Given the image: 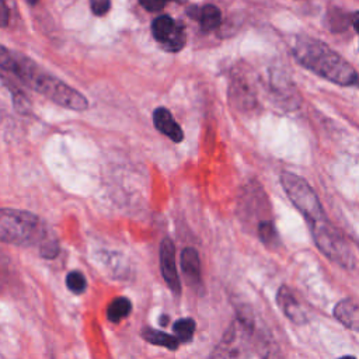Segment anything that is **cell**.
<instances>
[{"label":"cell","instance_id":"5","mask_svg":"<svg viewBox=\"0 0 359 359\" xmlns=\"http://www.w3.org/2000/svg\"><path fill=\"white\" fill-rule=\"evenodd\" d=\"M30 89L41 93L61 107L75 111H85L89 108V101L80 92L43 71L36 76Z\"/></svg>","mask_w":359,"mask_h":359},{"label":"cell","instance_id":"14","mask_svg":"<svg viewBox=\"0 0 359 359\" xmlns=\"http://www.w3.org/2000/svg\"><path fill=\"white\" fill-rule=\"evenodd\" d=\"M181 269L191 285L201 283V261L198 251L192 247H187L181 253Z\"/></svg>","mask_w":359,"mask_h":359},{"label":"cell","instance_id":"23","mask_svg":"<svg viewBox=\"0 0 359 359\" xmlns=\"http://www.w3.org/2000/svg\"><path fill=\"white\" fill-rule=\"evenodd\" d=\"M9 19H10L9 8L5 0H0V29H3L9 24Z\"/></svg>","mask_w":359,"mask_h":359},{"label":"cell","instance_id":"4","mask_svg":"<svg viewBox=\"0 0 359 359\" xmlns=\"http://www.w3.org/2000/svg\"><path fill=\"white\" fill-rule=\"evenodd\" d=\"M281 184L289 199L304 215L310 226L327 220L317 195L306 180L293 173L285 171L281 174Z\"/></svg>","mask_w":359,"mask_h":359},{"label":"cell","instance_id":"21","mask_svg":"<svg viewBox=\"0 0 359 359\" xmlns=\"http://www.w3.org/2000/svg\"><path fill=\"white\" fill-rule=\"evenodd\" d=\"M90 8L94 16L103 17L111 9V0H90Z\"/></svg>","mask_w":359,"mask_h":359},{"label":"cell","instance_id":"2","mask_svg":"<svg viewBox=\"0 0 359 359\" xmlns=\"http://www.w3.org/2000/svg\"><path fill=\"white\" fill-rule=\"evenodd\" d=\"M47 226L34 213L12 208H0V241L16 246L44 244Z\"/></svg>","mask_w":359,"mask_h":359},{"label":"cell","instance_id":"11","mask_svg":"<svg viewBox=\"0 0 359 359\" xmlns=\"http://www.w3.org/2000/svg\"><path fill=\"white\" fill-rule=\"evenodd\" d=\"M187 13L191 19L199 22V26H201L202 31H205V33L213 31L215 29L219 27L220 22H222L220 10L213 5H205L204 8L194 6V8L188 9Z\"/></svg>","mask_w":359,"mask_h":359},{"label":"cell","instance_id":"25","mask_svg":"<svg viewBox=\"0 0 359 359\" xmlns=\"http://www.w3.org/2000/svg\"><path fill=\"white\" fill-rule=\"evenodd\" d=\"M160 325H167V323H169V316H166V314H163L162 317H160Z\"/></svg>","mask_w":359,"mask_h":359},{"label":"cell","instance_id":"15","mask_svg":"<svg viewBox=\"0 0 359 359\" xmlns=\"http://www.w3.org/2000/svg\"><path fill=\"white\" fill-rule=\"evenodd\" d=\"M142 337L149 342V344H153V345H160V346H164L170 351H176L178 349L180 346V339L176 337V335H170V334H166L163 331H159V330H153V328H143L142 330Z\"/></svg>","mask_w":359,"mask_h":359},{"label":"cell","instance_id":"3","mask_svg":"<svg viewBox=\"0 0 359 359\" xmlns=\"http://www.w3.org/2000/svg\"><path fill=\"white\" fill-rule=\"evenodd\" d=\"M254 345V323L246 316H239L223 334L211 359H248Z\"/></svg>","mask_w":359,"mask_h":359},{"label":"cell","instance_id":"7","mask_svg":"<svg viewBox=\"0 0 359 359\" xmlns=\"http://www.w3.org/2000/svg\"><path fill=\"white\" fill-rule=\"evenodd\" d=\"M152 34L153 38L169 52H180L187 41L184 26L167 15L159 16L153 20Z\"/></svg>","mask_w":359,"mask_h":359},{"label":"cell","instance_id":"8","mask_svg":"<svg viewBox=\"0 0 359 359\" xmlns=\"http://www.w3.org/2000/svg\"><path fill=\"white\" fill-rule=\"evenodd\" d=\"M160 269L167 286L174 292H181V282L176 265V248L170 239H164L160 244Z\"/></svg>","mask_w":359,"mask_h":359},{"label":"cell","instance_id":"24","mask_svg":"<svg viewBox=\"0 0 359 359\" xmlns=\"http://www.w3.org/2000/svg\"><path fill=\"white\" fill-rule=\"evenodd\" d=\"M352 26H353L356 34L359 36V12H356V13L352 16Z\"/></svg>","mask_w":359,"mask_h":359},{"label":"cell","instance_id":"9","mask_svg":"<svg viewBox=\"0 0 359 359\" xmlns=\"http://www.w3.org/2000/svg\"><path fill=\"white\" fill-rule=\"evenodd\" d=\"M153 124L160 134L166 135L173 142L180 143L184 139V132L181 127L177 124V121L173 118L171 113L167 108L159 107L153 111Z\"/></svg>","mask_w":359,"mask_h":359},{"label":"cell","instance_id":"27","mask_svg":"<svg viewBox=\"0 0 359 359\" xmlns=\"http://www.w3.org/2000/svg\"><path fill=\"white\" fill-rule=\"evenodd\" d=\"M339 359H356V358H353V356H341Z\"/></svg>","mask_w":359,"mask_h":359},{"label":"cell","instance_id":"1","mask_svg":"<svg viewBox=\"0 0 359 359\" xmlns=\"http://www.w3.org/2000/svg\"><path fill=\"white\" fill-rule=\"evenodd\" d=\"M292 52L300 65L318 76L339 86L359 87V73L324 43L306 36L297 37Z\"/></svg>","mask_w":359,"mask_h":359},{"label":"cell","instance_id":"6","mask_svg":"<svg viewBox=\"0 0 359 359\" xmlns=\"http://www.w3.org/2000/svg\"><path fill=\"white\" fill-rule=\"evenodd\" d=\"M310 227L314 241L323 254L345 268L353 267V255L348 244L327 220Z\"/></svg>","mask_w":359,"mask_h":359},{"label":"cell","instance_id":"16","mask_svg":"<svg viewBox=\"0 0 359 359\" xmlns=\"http://www.w3.org/2000/svg\"><path fill=\"white\" fill-rule=\"evenodd\" d=\"M131 310H132V303L129 299H127L124 296L117 297L110 303V306L107 309V318L111 323H120L121 320H124L129 316Z\"/></svg>","mask_w":359,"mask_h":359},{"label":"cell","instance_id":"12","mask_svg":"<svg viewBox=\"0 0 359 359\" xmlns=\"http://www.w3.org/2000/svg\"><path fill=\"white\" fill-rule=\"evenodd\" d=\"M334 316L346 328L359 331V303L356 300H341L334 309Z\"/></svg>","mask_w":359,"mask_h":359},{"label":"cell","instance_id":"19","mask_svg":"<svg viewBox=\"0 0 359 359\" xmlns=\"http://www.w3.org/2000/svg\"><path fill=\"white\" fill-rule=\"evenodd\" d=\"M17 57H19V52L10 51L9 48L0 44V69L3 72L13 75L17 65Z\"/></svg>","mask_w":359,"mask_h":359},{"label":"cell","instance_id":"18","mask_svg":"<svg viewBox=\"0 0 359 359\" xmlns=\"http://www.w3.org/2000/svg\"><path fill=\"white\" fill-rule=\"evenodd\" d=\"M195 321L192 318H180L174 323L173 331L180 342H188L192 339L195 332Z\"/></svg>","mask_w":359,"mask_h":359},{"label":"cell","instance_id":"20","mask_svg":"<svg viewBox=\"0 0 359 359\" xmlns=\"http://www.w3.org/2000/svg\"><path fill=\"white\" fill-rule=\"evenodd\" d=\"M66 286L73 293H83L87 288V282L85 275L80 271H72L66 276Z\"/></svg>","mask_w":359,"mask_h":359},{"label":"cell","instance_id":"10","mask_svg":"<svg viewBox=\"0 0 359 359\" xmlns=\"http://www.w3.org/2000/svg\"><path fill=\"white\" fill-rule=\"evenodd\" d=\"M276 299H278L279 307L283 310V313L286 314V317L289 320H292L296 324L307 323L304 310L302 309V306L299 304V302L295 299V296L292 295V292L288 288H285V286L279 288Z\"/></svg>","mask_w":359,"mask_h":359},{"label":"cell","instance_id":"13","mask_svg":"<svg viewBox=\"0 0 359 359\" xmlns=\"http://www.w3.org/2000/svg\"><path fill=\"white\" fill-rule=\"evenodd\" d=\"M230 99L239 108H251L255 104L254 92L250 87V83L246 79L234 78L230 86Z\"/></svg>","mask_w":359,"mask_h":359},{"label":"cell","instance_id":"26","mask_svg":"<svg viewBox=\"0 0 359 359\" xmlns=\"http://www.w3.org/2000/svg\"><path fill=\"white\" fill-rule=\"evenodd\" d=\"M27 2H29L30 5H33V6H34V5H37V2H38V0H27Z\"/></svg>","mask_w":359,"mask_h":359},{"label":"cell","instance_id":"17","mask_svg":"<svg viewBox=\"0 0 359 359\" xmlns=\"http://www.w3.org/2000/svg\"><path fill=\"white\" fill-rule=\"evenodd\" d=\"M258 236L260 240L268 247V248H276L279 247V236L272 222L264 220L258 225Z\"/></svg>","mask_w":359,"mask_h":359},{"label":"cell","instance_id":"22","mask_svg":"<svg viewBox=\"0 0 359 359\" xmlns=\"http://www.w3.org/2000/svg\"><path fill=\"white\" fill-rule=\"evenodd\" d=\"M169 0H139V5L148 12H160Z\"/></svg>","mask_w":359,"mask_h":359}]
</instances>
